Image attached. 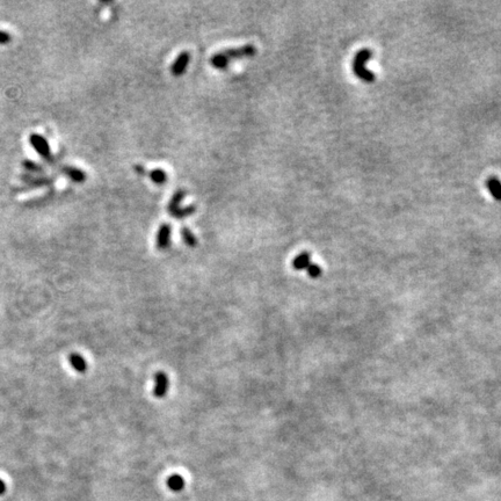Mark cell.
<instances>
[{
    "label": "cell",
    "mask_w": 501,
    "mask_h": 501,
    "mask_svg": "<svg viewBox=\"0 0 501 501\" xmlns=\"http://www.w3.org/2000/svg\"><path fill=\"white\" fill-rule=\"evenodd\" d=\"M373 57V53L369 49H362L358 51L353 61V71L356 76L367 82H373L375 80V74L366 68L367 61Z\"/></svg>",
    "instance_id": "obj_1"
},
{
    "label": "cell",
    "mask_w": 501,
    "mask_h": 501,
    "mask_svg": "<svg viewBox=\"0 0 501 501\" xmlns=\"http://www.w3.org/2000/svg\"><path fill=\"white\" fill-rule=\"evenodd\" d=\"M29 143L43 159L53 161V155H51L50 145L44 137L38 135V133H31L29 136Z\"/></svg>",
    "instance_id": "obj_2"
},
{
    "label": "cell",
    "mask_w": 501,
    "mask_h": 501,
    "mask_svg": "<svg viewBox=\"0 0 501 501\" xmlns=\"http://www.w3.org/2000/svg\"><path fill=\"white\" fill-rule=\"evenodd\" d=\"M219 53L227 59L229 63H230L231 61H234V59L253 57L254 55L256 54V48H255V45H253V44H245L243 47H239V48L226 49V50L219 51Z\"/></svg>",
    "instance_id": "obj_3"
},
{
    "label": "cell",
    "mask_w": 501,
    "mask_h": 501,
    "mask_svg": "<svg viewBox=\"0 0 501 501\" xmlns=\"http://www.w3.org/2000/svg\"><path fill=\"white\" fill-rule=\"evenodd\" d=\"M169 389V378L167 374L159 372L155 376V386H153V394L157 398H164Z\"/></svg>",
    "instance_id": "obj_4"
},
{
    "label": "cell",
    "mask_w": 501,
    "mask_h": 501,
    "mask_svg": "<svg viewBox=\"0 0 501 501\" xmlns=\"http://www.w3.org/2000/svg\"><path fill=\"white\" fill-rule=\"evenodd\" d=\"M189 61H191V54L188 51H183L177 55L175 61L171 66V72L174 77L183 76V73L187 70Z\"/></svg>",
    "instance_id": "obj_5"
},
{
    "label": "cell",
    "mask_w": 501,
    "mask_h": 501,
    "mask_svg": "<svg viewBox=\"0 0 501 501\" xmlns=\"http://www.w3.org/2000/svg\"><path fill=\"white\" fill-rule=\"evenodd\" d=\"M171 232L172 227L169 224H161L160 227L158 229L157 237H156V245L159 250H166L171 245Z\"/></svg>",
    "instance_id": "obj_6"
},
{
    "label": "cell",
    "mask_w": 501,
    "mask_h": 501,
    "mask_svg": "<svg viewBox=\"0 0 501 501\" xmlns=\"http://www.w3.org/2000/svg\"><path fill=\"white\" fill-rule=\"evenodd\" d=\"M62 172H63V174L68 176L70 180H72L73 183L81 184L86 180V173L84 171H81V169L74 167V166H69V165H66V166H63Z\"/></svg>",
    "instance_id": "obj_7"
},
{
    "label": "cell",
    "mask_w": 501,
    "mask_h": 501,
    "mask_svg": "<svg viewBox=\"0 0 501 501\" xmlns=\"http://www.w3.org/2000/svg\"><path fill=\"white\" fill-rule=\"evenodd\" d=\"M21 179L25 181V183L28 185V186L33 187V188L44 187V186H48V185L53 183V180L49 179V177H45V176H37V177L34 176L33 177L29 174L21 175Z\"/></svg>",
    "instance_id": "obj_8"
},
{
    "label": "cell",
    "mask_w": 501,
    "mask_h": 501,
    "mask_svg": "<svg viewBox=\"0 0 501 501\" xmlns=\"http://www.w3.org/2000/svg\"><path fill=\"white\" fill-rule=\"evenodd\" d=\"M310 265H311V255L310 253H307V252H303V253L297 255L293 261V267L296 270L306 269Z\"/></svg>",
    "instance_id": "obj_9"
},
{
    "label": "cell",
    "mask_w": 501,
    "mask_h": 501,
    "mask_svg": "<svg viewBox=\"0 0 501 501\" xmlns=\"http://www.w3.org/2000/svg\"><path fill=\"white\" fill-rule=\"evenodd\" d=\"M70 365L74 370H77L78 373H85L86 369H87V362H86L85 358L79 354L71 355Z\"/></svg>",
    "instance_id": "obj_10"
},
{
    "label": "cell",
    "mask_w": 501,
    "mask_h": 501,
    "mask_svg": "<svg viewBox=\"0 0 501 501\" xmlns=\"http://www.w3.org/2000/svg\"><path fill=\"white\" fill-rule=\"evenodd\" d=\"M486 185L491 195L496 201H501V181L498 177H491V179H488Z\"/></svg>",
    "instance_id": "obj_11"
},
{
    "label": "cell",
    "mask_w": 501,
    "mask_h": 501,
    "mask_svg": "<svg viewBox=\"0 0 501 501\" xmlns=\"http://www.w3.org/2000/svg\"><path fill=\"white\" fill-rule=\"evenodd\" d=\"M185 196H186V192L185 191H177L174 193V195L172 196V199L169 200V202L167 204V210L169 214H172L173 211L176 210V209L180 207L181 201L184 200Z\"/></svg>",
    "instance_id": "obj_12"
},
{
    "label": "cell",
    "mask_w": 501,
    "mask_h": 501,
    "mask_svg": "<svg viewBox=\"0 0 501 501\" xmlns=\"http://www.w3.org/2000/svg\"><path fill=\"white\" fill-rule=\"evenodd\" d=\"M167 485L172 491H181L185 487V480L179 475H173L167 479Z\"/></svg>",
    "instance_id": "obj_13"
},
{
    "label": "cell",
    "mask_w": 501,
    "mask_h": 501,
    "mask_svg": "<svg viewBox=\"0 0 501 501\" xmlns=\"http://www.w3.org/2000/svg\"><path fill=\"white\" fill-rule=\"evenodd\" d=\"M210 64H211V66H214L215 69L223 70V69H226L227 68L229 62H227V59L225 57H224L222 54L217 53V54L212 55V56H211V58H210Z\"/></svg>",
    "instance_id": "obj_14"
},
{
    "label": "cell",
    "mask_w": 501,
    "mask_h": 501,
    "mask_svg": "<svg viewBox=\"0 0 501 501\" xmlns=\"http://www.w3.org/2000/svg\"><path fill=\"white\" fill-rule=\"evenodd\" d=\"M149 176H150V179H151L153 183L157 184V185H163L167 181L166 172L163 171V169H160V168L152 169V171L149 173Z\"/></svg>",
    "instance_id": "obj_15"
},
{
    "label": "cell",
    "mask_w": 501,
    "mask_h": 501,
    "mask_svg": "<svg viewBox=\"0 0 501 501\" xmlns=\"http://www.w3.org/2000/svg\"><path fill=\"white\" fill-rule=\"evenodd\" d=\"M181 237H183L185 244L189 247H195L197 246V238L196 236L193 234V232L189 230L188 227H183L181 229Z\"/></svg>",
    "instance_id": "obj_16"
},
{
    "label": "cell",
    "mask_w": 501,
    "mask_h": 501,
    "mask_svg": "<svg viewBox=\"0 0 501 501\" xmlns=\"http://www.w3.org/2000/svg\"><path fill=\"white\" fill-rule=\"evenodd\" d=\"M195 211H196V206H194V204H191V206H187V207H184V208L179 207L176 209V210L172 212L171 216L175 217V218H185V217H188V216L193 215Z\"/></svg>",
    "instance_id": "obj_17"
},
{
    "label": "cell",
    "mask_w": 501,
    "mask_h": 501,
    "mask_svg": "<svg viewBox=\"0 0 501 501\" xmlns=\"http://www.w3.org/2000/svg\"><path fill=\"white\" fill-rule=\"evenodd\" d=\"M22 167L27 169L28 172H33V173H42L43 172V167L41 166V165L34 163V161H31V160L22 161Z\"/></svg>",
    "instance_id": "obj_18"
},
{
    "label": "cell",
    "mask_w": 501,
    "mask_h": 501,
    "mask_svg": "<svg viewBox=\"0 0 501 501\" xmlns=\"http://www.w3.org/2000/svg\"><path fill=\"white\" fill-rule=\"evenodd\" d=\"M306 270L309 276H311V278L313 279H317L322 275V267L317 265V263H311V265L306 268Z\"/></svg>",
    "instance_id": "obj_19"
},
{
    "label": "cell",
    "mask_w": 501,
    "mask_h": 501,
    "mask_svg": "<svg viewBox=\"0 0 501 501\" xmlns=\"http://www.w3.org/2000/svg\"><path fill=\"white\" fill-rule=\"evenodd\" d=\"M11 34L7 33V31L0 30V44H7V43L11 42Z\"/></svg>",
    "instance_id": "obj_20"
},
{
    "label": "cell",
    "mask_w": 501,
    "mask_h": 501,
    "mask_svg": "<svg viewBox=\"0 0 501 501\" xmlns=\"http://www.w3.org/2000/svg\"><path fill=\"white\" fill-rule=\"evenodd\" d=\"M135 169H136L137 173H140V174H145V173H147V172H145L144 166H142V165H136Z\"/></svg>",
    "instance_id": "obj_21"
},
{
    "label": "cell",
    "mask_w": 501,
    "mask_h": 501,
    "mask_svg": "<svg viewBox=\"0 0 501 501\" xmlns=\"http://www.w3.org/2000/svg\"><path fill=\"white\" fill-rule=\"evenodd\" d=\"M5 491H6V484H5V482H4L3 479H0V495L4 494V493H5Z\"/></svg>",
    "instance_id": "obj_22"
}]
</instances>
